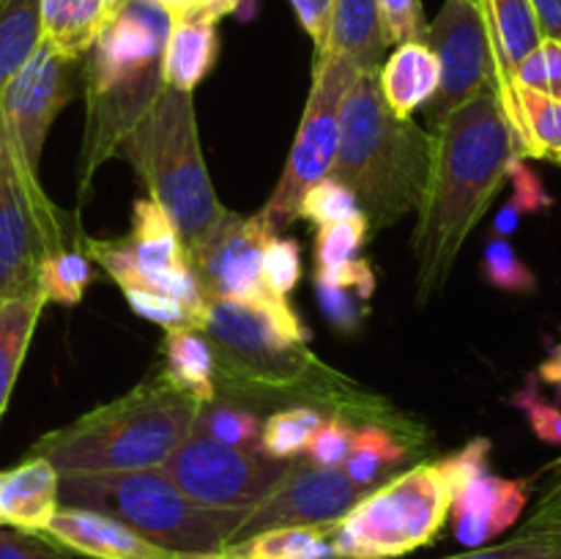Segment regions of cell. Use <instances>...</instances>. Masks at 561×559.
Listing matches in <instances>:
<instances>
[{
    "instance_id": "1",
    "label": "cell",
    "mask_w": 561,
    "mask_h": 559,
    "mask_svg": "<svg viewBox=\"0 0 561 559\" xmlns=\"http://www.w3.org/2000/svg\"><path fill=\"white\" fill-rule=\"evenodd\" d=\"M433 135L431 181L411 239L416 301L425 305L447 285L460 250L507 181L515 148L496 93L485 91L442 121Z\"/></svg>"
},
{
    "instance_id": "2",
    "label": "cell",
    "mask_w": 561,
    "mask_h": 559,
    "mask_svg": "<svg viewBox=\"0 0 561 559\" xmlns=\"http://www.w3.org/2000/svg\"><path fill=\"white\" fill-rule=\"evenodd\" d=\"M433 135L394 118L378 91V71H359L343 107L332 173L356 195L370 236L416 212L431 181Z\"/></svg>"
},
{
    "instance_id": "3",
    "label": "cell",
    "mask_w": 561,
    "mask_h": 559,
    "mask_svg": "<svg viewBox=\"0 0 561 559\" xmlns=\"http://www.w3.org/2000/svg\"><path fill=\"white\" fill-rule=\"evenodd\" d=\"M201 403L162 373L121 398L47 433L31 455L47 458L60 477L159 469L192 433Z\"/></svg>"
},
{
    "instance_id": "4",
    "label": "cell",
    "mask_w": 561,
    "mask_h": 559,
    "mask_svg": "<svg viewBox=\"0 0 561 559\" xmlns=\"http://www.w3.org/2000/svg\"><path fill=\"white\" fill-rule=\"evenodd\" d=\"M118 153L140 175L148 197L173 219L186 255L208 244L233 214L208 179L192 93L159 88L148 113L121 140Z\"/></svg>"
},
{
    "instance_id": "5",
    "label": "cell",
    "mask_w": 561,
    "mask_h": 559,
    "mask_svg": "<svg viewBox=\"0 0 561 559\" xmlns=\"http://www.w3.org/2000/svg\"><path fill=\"white\" fill-rule=\"evenodd\" d=\"M201 332L214 343L217 370L228 384L268 392H305V387H321L329 376L327 365L307 349L310 332L288 296L272 294L263 301L211 299Z\"/></svg>"
},
{
    "instance_id": "6",
    "label": "cell",
    "mask_w": 561,
    "mask_h": 559,
    "mask_svg": "<svg viewBox=\"0 0 561 559\" xmlns=\"http://www.w3.org/2000/svg\"><path fill=\"white\" fill-rule=\"evenodd\" d=\"M60 502L113 515L181 557L219 554L247 518V510L195 504L164 477L162 469L66 475L60 477Z\"/></svg>"
},
{
    "instance_id": "7",
    "label": "cell",
    "mask_w": 561,
    "mask_h": 559,
    "mask_svg": "<svg viewBox=\"0 0 561 559\" xmlns=\"http://www.w3.org/2000/svg\"><path fill=\"white\" fill-rule=\"evenodd\" d=\"M453 482L442 464H420L373 488L329 529L334 559H398L431 546L449 518Z\"/></svg>"
},
{
    "instance_id": "8",
    "label": "cell",
    "mask_w": 561,
    "mask_h": 559,
    "mask_svg": "<svg viewBox=\"0 0 561 559\" xmlns=\"http://www.w3.org/2000/svg\"><path fill=\"white\" fill-rule=\"evenodd\" d=\"M66 250L58 206L25 162L0 115V305L42 294L38 272L53 252Z\"/></svg>"
},
{
    "instance_id": "9",
    "label": "cell",
    "mask_w": 561,
    "mask_h": 559,
    "mask_svg": "<svg viewBox=\"0 0 561 559\" xmlns=\"http://www.w3.org/2000/svg\"><path fill=\"white\" fill-rule=\"evenodd\" d=\"M359 69L348 58L321 55L312 71V88L307 96L299 132L290 146L288 162L257 217L277 233L299 219V203L305 192L332 173L343 132V107Z\"/></svg>"
},
{
    "instance_id": "10",
    "label": "cell",
    "mask_w": 561,
    "mask_h": 559,
    "mask_svg": "<svg viewBox=\"0 0 561 559\" xmlns=\"http://www.w3.org/2000/svg\"><path fill=\"white\" fill-rule=\"evenodd\" d=\"M294 464L296 460H274L252 449L228 447L192 427L159 469L195 504L250 513L283 482Z\"/></svg>"
},
{
    "instance_id": "11",
    "label": "cell",
    "mask_w": 561,
    "mask_h": 559,
    "mask_svg": "<svg viewBox=\"0 0 561 559\" xmlns=\"http://www.w3.org/2000/svg\"><path fill=\"white\" fill-rule=\"evenodd\" d=\"M425 44L438 60V88L425 104L433 129L480 93H496V60L480 0H444Z\"/></svg>"
},
{
    "instance_id": "12",
    "label": "cell",
    "mask_w": 561,
    "mask_h": 559,
    "mask_svg": "<svg viewBox=\"0 0 561 559\" xmlns=\"http://www.w3.org/2000/svg\"><path fill=\"white\" fill-rule=\"evenodd\" d=\"M365 497L367 491L354 486L343 469H323L301 458L290 466L283 482L247 513L228 543L283 526H332Z\"/></svg>"
},
{
    "instance_id": "13",
    "label": "cell",
    "mask_w": 561,
    "mask_h": 559,
    "mask_svg": "<svg viewBox=\"0 0 561 559\" xmlns=\"http://www.w3.org/2000/svg\"><path fill=\"white\" fill-rule=\"evenodd\" d=\"M77 64L80 60L60 58L42 42L0 93L3 124L36 173L49 126L75 96Z\"/></svg>"
},
{
    "instance_id": "14",
    "label": "cell",
    "mask_w": 561,
    "mask_h": 559,
    "mask_svg": "<svg viewBox=\"0 0 561 559\" xmlns=\"http://www.w3.org/2000/svg\"><path fill=\"white\" fill-rule=\"evenodd\" d=\"M170 22L157 0H126L91 47L88 91H110L159 69Z\"/></svg>"
},
{
    "instance_id": "15",
    "label": "cell",
    "mask_w": 561,
    "mask_h": 559,
    "mask_svg": "<svg viewBox=\"0 0 561 559\" xmlns=\"http://www.w3.org/2000/svg\"><path fill=\"white\" fill-rule=\"evenodd\" d=\"M274 233L261 217L230 214L208 244L192 252L190 266L206 299L263 301L274 294L263 280V250Z\"/></svg>"
},
{
    "instance_id": "16",
    "label": "cell",
    "mask_w": 561,
    "mask_h": 559,
    "mask_svg": "<svg viewBox=\"0 0 561 559\" xmlns=\"http://www.w3.org/2000/svg\"><path fill=\"white\" fill-rule=\"evenodd\" d=\"M531 477H499L482 469L455 486L449 521L458 543L466 548L491 546L499 535L513 529L531 499Z\"/></svg>"
},
{
    "instance_id": "17",
    "label": "cell",
    "mask_w": 561,
    "mask_h": 559,
    "mask_svg": "<svg viewBox=\"0 0 561 559\" xmlns=\"http://www.w3.org/2000/svg\"><path fill=\"white\" fill-rule=\"evenodd\" d=\"M44 537L85 559H181V554L157 546L124 521L71 504H60Z\"/></svg>"
},
{
    "instance_id": "18",
    "label": "cell",
    "mask_w": 561,
    "mask_h": 559,
    "mask_svg": "<svg viewBox=\"0 0 561 559\" xmlns=\"http://www.w3.org/2000/svg\"><path fill=\"white\" fill-rule=\"evenodd\" d=\"M60 507V475L47 458L31 455L0 471V526L44 535Z\"/></svg>"
},
{
    "instance_id": "19",
    "label": "cell",
    "mask_w": 561,
    "mask_h": 559,
    "mask_svg": "<svg viewBox=\"0 0 561 559\" xmlns=\"http://www.w3.org/2000/svg\"><path fill=\"white\" fill-rule=\"evenodd\" d=\"M496 60V99L510 118L515 107V69L542 42L529 0H480Z\"/></svg>"
},
{
    "instance_id": "20",
    "label": "cell",
    "mask_w": 561,
    "mask_h": 559,
    "mask_svg": "<svg viewBox=\"0 0 561 559\" xmlns=\"http://www.w3.org/2000/svg\"><path fill=\"white\" fill-rule=\"evenodd\" d=\"M219 20L211 14H184L170 22V33L164 38L162 60H159V75L168 88L175 91L195 93L214 69L219 55Z\"/></svg>"
},
{
    "instance_id": "21",
    "label": "cell",
    "mask_w": 561,
    "mask_h": 559,
    "mask_svg": "<svg viewBox=\"0 0 561 559\" xmlns=\"http://www.w3.org/2000/svg\"><path fill=\"white\" fill-rule=\"evenodd\" d=\"M438 88V60L425 42H405L378 69V91L394 118L409 121Z\"/></svg>"
},
{
    "instance_id": "22",
    "label": "cell",
    "mask_w": 561,
    "mask_h": 559,
    "mask_svg": "<svg viewBox=\"0 0 561 559\" xmlns=\"http://www.w3.org/2000/svg\"><path fill=\"white\" fill-rule=\"evenodd\" d=\"M387 53L378 0H332L327 44L318 53L348 58L359 71H378Z\"/></svg>"
},
{
    "instance_id": "23",
    "label": "cell",
    "mask_w": 561,
    "mask_h": 559,
    "mask_svg": "<svg viewBox=\"0 0 561 559\" xmlns=\"http://www.w3.org/2000/svg\"><path fill=\"white\" fill-rule=\"evenodd\" d=\"M42 16V42L66 60H82L91 53L99 33L107 25L113 11L96 0H38Z\"/></svg>"
},
{
    "instance_id": "24",
    "label": "cell",
    "mask_w": 561,
    "mask_h": 559,
    "mask_svg": "<svg viewBox=\"0 0 561 559\" xmlns=\"http://www.w3.org/2000/svg\"><path fill=\"white\" fill-rule=\"evenodd\" d=\"M164 367L162 376L175 389L190 395L201 406L217 400V360H214L211 343L197 329H170L162 340Z\"/></svg>"
},
{
    "instance_id": "25",
    "label": "cell",
    "mask_w": 561,
    "mask_h": 559,
    "mask_svg": "<svg viewBox=\"0 0 561 559\" xmlns=\"http://www.w3.org/2000/svg\"><path fill=\"white\" fill-rule=\"evenodd\" d=\"M515 148L524 159L561 164V102L515 85V107L507 118Z\"/></svg>"
},
{
    "instance_id": "26",
    "label": "cell",
    "mask_w": 561,
    "mask_h": 559,
    "mask_svg": "<svg viewBox=\"0 0 561 559\" xmlns=\"http://www.w3.org/2000/svg\"><path fill=\"white\" fill-rule=\"evenodd\" d=\"M126 247L135 258V266L142 272L179 266V263L190 261L173 219L153 197H140L131 206V233L126 236Z\"/></svg>"
},
{
    "instance_id": "27",
    "label": "cell",
    "mask_w": 561,
    "mask_h": 559,
    "mask_svg": "<svg viewBox=\"0 0 561 559\" xmlns=\"http://www.w3.org/2000/svg\"><path fill=\"white\" fill-rule=\"evenodd\" d=\"M332 526H283L247 540L228 543L217 559H334L329 546Z\"/></svg>"
},
{
    "instance_id": "28",
    "label": "cell",
    "mask_w": 561,
    "mask_h": 559,
    "mask_svg": "<svg viewBox=\"0 0 561 559\" xmlns=\"http://www.w3.org/2000/svg\"><path fill=\"white\" fill-rule=\"evenodd\" d=\"M44 305H47V299L42 294L0 305V420H3V411L9 406L11 389L20 376V367L25 362L27 345L36 332Z\"/></svg>"
},
{
    "instance_id": "29",
    "label": "cell",
    "mask_w": 561,
    "mask_h": 559,
    "mask_svg": "<svg viewBox=\"0 0 561 559\" xmlns=\"http://www.w3.org/2000/svg\"><path fill=\"white\" fill-rule=\"evenodd\" d=\"M405 458H409V453H405V447L398 442V436H394L389 427L367 422V425L356 427L351 453L340 469L345 471V477H348L354 486H359L362 491L370 493L373 488L381 486L383 477L392 469H398Z\"/></svg>"
},
{
    "instance_id": "30",
    "label": "cell",
    "mask_w": 561,
    "mask_h": 559,
    "mask_svg": "<svg viewBox=\"0 0 561 559\" xmlns=\"http://www.w3.org/2000/svg\"><path fill=\"white\" fill-rule=\"evenodd\" d=\"M321 422L323 417L316 406H290V409L274 411L263 422L257 449L274 460H299Z\"/></svg>"
},
{
    "instance_id": "31",
    "label": "cell",
    "mask_w": 561,
    "mask_h": 559,
    "mask_svg": "<svg viewBox=\"0 0 561 559\" xmlns=\"http://www.w3.org/2000/svg\"><path fill=\"white\" fill-rule=\"evenodd\" d=\"M195 431H201L203 436L214 438L219 444H228V447L239 449H252V453H261L257 444H261V431L263 420L255 411L244 409V406L233 403H211L201 406L195 417Z\"/></svg>"
},
{
    "instance_id": "32",
    "label": "cell",
    "mask_w": 561,
    "mask_h": 559,
    "mask_svg": "<svg viewBox=\"0 0 561 559\" xmlns=\"http://www.w3.org/2000/svg\"><path fill=\"white\" fill-rule=\"evenodd\" d=\"M91 283L93 269L88 255L80 250H69V247L53 252L38 272V290H42L44 299L55 301V305H80Z\"/></svg>"
},
{
    "instance_id": "33",
    "label": "cell",
    "mask_w": 561,
    "mask_h": 559,
    "mask_svg": "<svg viewBox=\"0 0 561 559\" xmlns=\"http://www.w3.org/2000/svg\"><path fill=\"white\" fill-rule=\"evenodd\" d=\"M480 274L491 288L504 290V294L529 296L537 294V288H540L537 274L526 266V261L518 255L513 241L504 239V236L488 239L485 250H482Z\"/></svg>"
},
{
    "instance_id": "34",
    "label": "cell",
    "mask_w": 561,
    "mask_h": 559,
    "mask_svg": "<svg viewBox=\"0 0 561 559\" xmlns=\"http://www.w3.org/2000/svg\"><path fill=\"white\" fill-rule=\"evenodd\" d=\"M370 239V230H367L365 214H354V217H345L340 223L323 225L318 228L316 236V274L329 272V269H337L343 263L359 258L362 244Z\"/></svg>"
},
{
    "instance_id": "35",
    "label": "cell",
    "mask_w": 561,
    "mask_h": 559,
    "mask_svg": "<svg viewBox=\"0 0 561 559\" xmlns=\"http://www.w3.org/2000/svg\"><path fill=\"white\" fill-rule=\"evenodd\" d=\"M444 559H561V529H531L520 526L518 535L496 546L469 548L466 554Z\"/></svg>"
},
{
    "instance_id": "36",
    "label": "cell",
    "mask_w": 561,
    "mask_h": 559,
    "mask_svg": "<svg viewBox=\"0 0 561 559\" xmlns=\"http://www.w3.org/2000/svg\"><path fill=\"white\" fill-rule=\"evenodd\" d=\"M354 214H359L356 195L334 175H327L318 184H312L299 203V217L312 223L316 228L340 223V219L354 217Z\"/></svg>"
},
{
    "instance_id": "37",
    "label": "cell",
    "mask_w": 561,
    "mask_h": 559,
    "mask_svg": "<svg viewBox=\"0 0 561 559\" xmlns=\"http://www.w3.org/2000/svg\"><path fill=\"white\" fill-rule=\"evenodd\" d=\"M515 85L546 93L561 102V42L542 36V42L526 55L513 75Z\"/></svg>"
},
{
    "instance_id": "38",
    "label": "cell",
    "mask_w": 561,
    "mask_h": 559,
    "mask_svg": "<svg viewBox=\"0 0 561 559\" xmlns=\"http://www.w3.org/2000/svg\"><path fill=\"white\" fill-rule=\"evenodd\" d=\"M316 296H318V307L327 316V321L332 323L337 332L354 334L359 332L362 323H365L367 312V296L356 288H345V285H332V283H321L316 280Z\"/></svg>"
},
{
    "instance_id": "39",
    "label": "cell",
    "mask_w": 561,
    "mask_h": 559,
    "mask_svg": "<svg viewBox=\"0 0 561 559\" xmlns=\"http://www.w3.org/2000/svg\"><path fill=\"white\" fill-rule=\"evenodd\" d=\"M510 403L526 417L531 433L540 442L551 444V447H561V409L551 400L542 398L540 387H537V376H529L524 387L510 398Z\"/></svg>"
},
{
    "instance_id": "40",
    "label": "cell",
    "mask_w": 561,
    "mask_h": 559,
    "mask_svg": "<svg viewBox=\"0 0 561 559\" xmlns=\"http://www.w3.org/2000/svg\"><path fill=\"white\" fill-rule=\"evenodd\" d=\"M124 296L137 316L168 329V332L170 329H197L201 332V321H197L195 312L181 301L170 299V296L146 288H124Z\"/></svg>"
},
{
    "instance_id": "41",
    "label": "cell",
    "mask_w": 561,
    "mask_h": 559,
    "mask_svg": "<svg viewBox=\"0 0 561 559\" xmlns=\"http://www.w3.org/2000/svg\"><path fill=\"white\" fill-rule=\"evenodd\" d=\"M263 280L279 296H288L301 280V247L288 236H272L263 250Z\"/></svg>"
},
{
    "instance_id": "42",
    "label": "cell",
    "mask_w": 561,
    "mask_h": 559,
    "mask_svg": "<svg viewBox=\"0 0 561 559\" xmlns=\"http://www.w3.org/2000/svg\"><path fill=\"white\" fill-rule=\"evenodd\" d=\"M378 11H381V31L387 47L425 42L427 20L422 0H378Z\"/></svg>"
},
{
    "instance_id": "43",
    "label": "cell",
    "mask_w": 561,
    "mask_h": 559,
    "mask_svg": "<svg viewBox=\"0 0 561 559\" xmlns=\"http://www.w3.org/2000/svg\"><path fill=\"white\" fill-rule=\"evenodd\" d=\"M354 433L356 427L351 425L348 420H343V417L323 420L321 427L316 431V436L307 444L305 460L312 466H323V469H340L351 453Z\"/></svg>"
},
{
    "instance_id": "44",
    "label": "cell",
    "mask_w": 561,
    "mask_h": 559,
    "mask_svg": "<svg viewBox=\"0 0 561 559\" xmlns=\"http://www.w3.org/2000/svg\"><path fill=\"white\" fill-rule=\"evenodd\" d=\"M507 181L513 184V197L504 206L518 214L520 219L526 214H542L548 208H553L551 192L546 190L542 179L529 168V162L524 157H513V162L507 168Z\"/></svg>"
},
{
    "instance_id": "45",
    "label": "cell",
    "mask_w": 561,
    "mask_h": 559,
    "mask_svg": "<svg viewBox=\"0 0 561 559\" xmlns=\"http://www.w3.org/2000/svg\"><path fill=\"white\" fill-rule=\"evenodd\" d=\"M0 559H77L71 551L60 548L44 535H27V532L0 526Z\"/></svg>"
},
{
    "instance_id": "46",
    "label": "cell",
    "mask_w": 561,
    "mask_h": 559,
    "mask_svg": "<svg viewBox=\"0 0 561 559\" xmlns=\"http://www.w3.org/2000/svg\"><path fill=\"white\" fill-rule=\"evenodd\" d=\"M524 526L531 529H561V460L548 466V480Z\"/></svg>"
},
{
    "instance_id": "47",
    "label": "cell",
    "mask_w": 561,
    "mask_h": 559,
    "mask_svg": "<svg viewBox=\"0 0 561 559\" xmlns=\"http://www.w3.org/2000/svg\"><path fill=\"white\" fill-rule=\"evenodd\" d=\"M296 11V20L305 27L307 36L312 38L316 49L321 53L327 44L329 33V16H332V0H290Z\"/></svg>"
},
{
    "instance_id": "48",
    "label": "cell",
    "mask_w": 561,
    "mask_h": 559,
    "mask_svg": "<svg viewBox=\"0 0 561 559\" xmlns=\"http://www.w3.org/2000/svg\"><path fill=\"white\" fill-rule=\"evenodd\" d=\"M542 36L561 42V0H529Z\"/></svg>"
},
{
    "instance_id": "49",
    "label": "cell",
    "mask_w": 561,
    "mask_h": 559,
    "mask_svg": "<svg viewBox=\"0 0 561 559\" xmlns=\"http://www.w3.org/2000/svg\"><path fill=\"white\" fill-rule=\"evenodd\" d=\"M537 378H540L542 384H548V387L559 389L561 392V343L557 345V351H553V354L542 362L540 370H537Z\"/></svg>"
},
{
    "instance_id": "50",
    "label": "cell",
    "mask_w": 561,
    "mask_h": 559,
    "mask_svg": "<svg viewBox=\"0 0 561 559\" xmlns=\"http://www.w3.org/2000/svg\"><path fill=\"white\" fill-rule=\"evenodd\" d=\"M241 3H247V0H201L197 11H203V14H211V16H217V20H222L225 14H233V11H239Z\"/></svg>"
},
{
    "instance_id": "51",
    "label": "cell",
    "mask_w": 561,
    "mask_h": 559,
    "mask_svg": "<svg viewBox=\"0 0 561 559\" xmlns=\"http://www.w3.org/2000/svg\"><path fill=\"white\" fill-rule=\"evenodd\" d=\"M96 3H102L104 9H107V11H113V14H115V11H118L121 5L126 3V0H96Z\"/></svg>"
},
{
    "instance_id": "52",
    "label": "cell",
    "mask_w": 561,
    "mask_h": 559,
    "mask_svg": "<svg viewBox=\"0 0 561 559\" xmlns=\"http://www.w3.org/2000/svg\"><path fill=\"white\" fill-rule=\"evenodd\" d=\"M181 559H217V554H186Z\"/></svg>"
}]
</instances>
